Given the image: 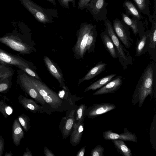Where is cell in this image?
<instances>
[{
  "label": "cell",
  "mask_w": 156,
  "mask_h": 156,
  "mask_svg": "<svg viewBox=\"0 0 156 156\" xmlns=\"http://www.w3.org/2000/svg\"><path fill=\"white\" fill-rule=\"evenodd\" d=\"M122 76H119L113 78L111 81L94 92V96L115 92L119 89L123 82Z\"/></svg>",
  "instance_id": "12"
},
{
  "label": "cell",
  "mask_w": 156,
  "mask_h": 156,
  "mask_svg": "<svg viewBox=\"0 0 156 156\" xmlns=\"http://www.w3.org/2000/svg\"><path fill=\"white\" fill-rule=\"evenodd\" d=\"M31 82L45 102L56 108L62 105V101L58 94L40 80L29 76Z\"/></svg>",
  "instance_id": "5"
},
{
  "label": "cell",
  "mask_w": 156,
  "mask_h": 156,
  "mask_svg": "<svg viewBox=\"0 0 156 156\" xmlns=\"http://www.w3.org/2000/svg\"><path fill=\"white\" fill-rule=\"evenodd\" d=\"M21 4L38 22L44 24L54 22L58 18V12L56 9L44 8L32 0H19Z\"/></svg>",
  "instance_id": "2"
},
{
  "label": "cell",
  "mask_w": 156,
  "mask_h": 156,
  "mask_svg": "<svg viewBox=\"0 0 156 156\" xmlns=\"http://www.w3.org/2000/svg\"><path fill=\"white\" fill-rule=\"evenodd\" d=\"M105 31L111 38L115 47L119 62L124 70L127 69L129 65L133 64L132 58L129 52L122 44L116 35L113 26L110 20L107 18L104 21Z\"/></svg>",
  "instance_id": "3"
},
{
  "label": "cell",
  "mask_w": 156,
  "mask_h": 156,
  "mask_svg": "<svg viewBox=\"0 0 156 156\" xmlns=\"http://www.w3.org/2000/svg\"><path fill=\"white\" fill-rule=\"evenodd\" d=\"M91 0H79L78 2L77 9L83 10L85 9L86 6Z\"/></svg>",
  "instance_id": "36"
},
{
  "label": "cell",
  "mask_w": 156,
  "mask_h": 156,
  "mask_svg": "<svg viewBox=\"0 0 156 156\" xmlns=\"http://www.w3.org/2000/svg\"><path fill=\"white\" fill-rule=\"evenodd\" d=\"M115 108V105L109 102L96 104L87 108L85 115L89 118L93 119Z\"/></svg>",
  "instance_id": "9"
},
{
  "label": "cell",
  "mask_w": 156,
  "mask_h": 156,
  "mask_svg": "<svg viewBox=\"0 0 156 156\" xmlns=\"http://www.w3.org/2000/svg\"><path fill=\"white\" fill-rule=\"evenodd\" d=\"M74 112H71L69 116L67 119L63 129L62 135L64 139L66 138L69 136L70 133L73 128L74 123L75 119L73 116Z\"/></svg>",
  "instance_id": "28"
},
{
  "label": "cell",
  "mask_w": 156,
  "mask_h": 156,
  "mask_svg": "<svg viewBox=\"0 0 156 156\" xmlns=\"http://www.w3.org/2000/svg\"><path fill=\"white\" fill-rule=\"evenodd\" d=\"M124 132L120 134L114 133L109 129L103 133V136L106 140H121L124 141L137 142V137L135 133L129 131L127 129H124Z\"/></svg>",
  "instance_id": "11"
},
{
  "label": "cell",
  "mask_w": 156,
  "mask_h": 156,
  "mask_svg": "<svg viewBox=\"0 0 156 156\" xmlns=\"http://www.w3.org/2000/svg\"><path fill=\"white\" fill-rule=\"evenodd\" d=\"M87 108V106L85 104H81L78 108L76 118L77 122H83L85 116V112Z\"/></svg>",
  "instance_id": "29"
},
{
  "label": "cell",
  "mask_w": 156,
  "mask_h": 156,
  "mask_svg": "<svg viewBox=\"0 0 156 156\" xmlns=\"http://www.w3.org/2000/svg\"><path fill=\"white\" fill-rule=\"evenodd\" d=\"M20 78L22 86L29 95L41 104L44 105L45 101L31 82L29 76L24 73L20 76Z\"/></svg>",
  "instance_id": "10"
},
{
  "label": "cell",
  "mask_w": 156,
  "mask_h": 156,
  "mask_svg": "<svg viewBox=\"0 0 156 156\" xmlns=\"http://www.w3.org/2000/svg\"><path fill=\"white\" fill-rule=\"evenodd\" d=\"M23 71L30 75L31 76L33 77L37 80H41V79L39 76L31 69L30 67H25L24 68Z\"/></svg>",
  "instance_id": "35"
},
{
  "label": "cell",
  "mask_w": 156,
  "mask_h": 156,
  "mask_svg": "<svg viewBox=\"0 0 156 156\" xmlns=\"http://www.w3.org/2000/svg\"><path fill=\"white\" fill-rule=\"evenodd\" d=\"M106 65V63H102V61L98 62L83 77L79 80L78 85L85 80H90L100 74L105 70Z\"/></svg>",
  "instance_id": "19"
},
{
  "label": "cell",
  "mask_w": 156,
  "mask_h": 156,
  "mask_svg": "<svg viewBox=\"0 0 156 156\" xmlns=\"http://www.w3.org/2000/svg\"><path fill=\"white\" fill-rule=\"evenodd\" d=\"M0 63L15 65L23 70L29 65L20 58L12 56L0 49Z\"/></svg>",
  "instance_id": "13"
},
{
  "label": "cell",
  "mask_w": 156,
  "mask_h": 156,
  "mask_svg": "<svg viewBox=\"0 0 156 156\" xmlns=\"http://www.w3.org/2000/svg\"><path fill=\"white\" fill-rule=\"evenodd\" d=\"M113 27L116 35L124 47L130 48L133 40L130 36L129 27L116 17L113 20Z\"/></svg>",
  "instance_id": "7"
},
{
  "label": "cell",
  "mask_w": 156,
  "mask_h": 156,
  "mask_svg": "<svg viewBox=\"0 0 156 156\" xmlns=\"http://www.w3.org/2000/svg\"><path fill=\"white\" fill-rule=\"evenodd\" d=\"M100 37L105 48L114 59L117 58L116 51L114 44L108 34L105 31H102Z\"/></svg>",
  "instance_id": "18"
},
{
  "label": "cell",
  "mask_w": 156,
  "mask_h": 156,
  "mask_svg": "<svg viewBox=\"0 0 156 156\" xmlns=\"http://www.w3.org/2000/svg\"><path fill=\"white\" fill-rule=\"evenodd\" d=\"M96 26L94 25L88 37L86 45V50L88 53L94 52L98 34L96 30Z\"/></svg>",
  "instance_id": "25"
},
{
  "label": "cell",
  "mask_w": 156,
  "mask_h": 156,
  "mask_svg": "<svg viewBox=\"0 0 156 156\" xmlns=\"http://www.w3.org/2000/svg\"><path fill=\"white\" fill-rule=\"evenodd\" d=\"M92 23L86 22L81 23L76 32L77 40L73 51L74 57L77 59H83L86 51V45L89 34L93 27Z\"/></svg>",
  "instance_id": "4"
},
{
  "label": "cell",
  "mask_w": 156,
  "mask_h": 156,
  "mask_svg": "<svg viewBox=\"0 0 156 156\" xmlns=\"http://www.w3.org/2000/svg\"><path fill=\"white\" fill-rule=\"evenodd\" d=\"M60 5L63 7L69 9L70 8L69 3H71L73 7H76L75 3L76 0H57Z\"/></svg>",
  "instance_id": "34"
},
{
  "label": "cell",
  "mask_w": 156,
  "mask_h": 156,
  "mask_svg": "<svg viewBox=\"0 0 156 156\" xmlns=\"http://www.w3.org/2000/svg\"><path fill=\"white\" fill-rule=\"evenodd\" d=\"M48 1L52 4L54 6L56 5V2L55 0H44Z\"/></svg>",
  "instance_id": "42"
},
{
  "label": "cell",
  "mask_w": 156,
  "mask_h": 156,
  "mask_svg": "<svg viewBox=\"0 0 156 156\" xmlns=\"http://www.w3.org/2000/svg\"><path fill=\"white\" fill-rule=\"evenodd\" d=\"M84 125L83 122L79 121L74 124L69 141L70 143L74 146L78 145L80 141L84 130Z\"/></svg>",
  "instance_id": "17"
},
{
  "label": "cell",
  "mask_w": 156,
  "mask_h": 156,
  "mask_svg": "<svg viewBox=\"0 0 156 156\" xmlns=\"http://www.w3.org/2000/svg\"><path fill=\"white\" fill-rule=\"evenodd\" d=\"M4 148V143L3 141L0 139V156L3 152Z\"/></svg>",
  "instance_id": "40"
},
{
  "label": "cell",
  "mask_w": 156,
  "mask_h": 156,
  "mask_svg": "<svg viewBox=\"0 0 156 156\" xmlns=\"http://www.w3.org/2000/svg\"><path fill=\"white\" fill-rule=\"evenodd\" d=\"M154 66L150 64L144 70L140 76L132 96L133 105L138 103L140 108L148 95L152 98L154 78Z\"/></svg>",
  "instance_id": "1"
},
{
  "label": "cell",
  "mask_w": 156,
  "mask_h": 156,
  "mask_svg": "<svg viewBox=\"0 0 156 156\" xmlns=\"http://www.w3.org/2000/svg\"><path fill=\"white\" fill-rule=\"evenodd\" d=\"M44 60L51 74L58 81L60 84V86L64 89L66 90L64 83V80L62 74L59 70L48 56H44Z\"/></svg>",
  "instance_id": "16"
},
{
  "label": "cell",
  "mask_w": 156,
  "mask_h": 156,
  "mask_svg": "<svg viewBox=\"0 0 156 156\" xmlns=\"http://www.w3.org/2000/svg\"><path fill=\"white\" fill-rule=\"evenodd\" d=\"M152 23L151 27L150 30L148 31V35L149 43L148 50L155 51L156 46V19L153 18L151 22Z\"/></svg>",
  "instance_id": "27"
},
{
  "label": "cell",
  "mask_w": 156,
  "mask_h": 156,
  "mask_svg": "<svg viewBox=\"0 0 156 156\" xmlns=\"http://www.w3.org/2000/svg\"><path fill=\"white\" fill-rule=\"evenodd\" d=\"M148 31H144L139 34L140 39H137L136 43V55L140 57L148 50L149 41L148 35Z\"/></svg>",
  "instance_id": "15"
},
{
  "label": "cell",
  "mask_w": 156,
  "mask_h": 156,
  "mask_svg": "<svg viewBox=\"0 0 156 156\" xmlns=\"http://www.w3.org/2000/svg\"><path fill=\"white\" fill-rule=\"evenodd\" d=\"M23 156H32V154L28 150V151H27L26 152L24 153L23 154Z\"/></svg>",
  "instance_id": "41"
},
{
  "label": "cell",
  "mask_w": 156,
  "mask_h": 156,
  "mask_svg": "<svg viewBox=\"0 0 156 156\" xmlns=\"http://www.w3.org/2000/svg\"><path fill=\"white\" fill-rule=\"evenodd\" d=\"M121 15L122 20L132 29L135 35L144 31V28L142 21L131 18L123 12L121 14Z\"/></svg>",
  "instance_id": "14"
},
{
  "label": "cell",
  "mask_w": 156,
  "mask_h": 156,
  "mask_svg": "<svg viewBox=\"0 0 156 156\" xmlns=\"http://www.w3.org/2000/svg\"><path fill=\"white\" fill-rule=\"evenodd\" d=\"M116 75V73L112 74L99 79L87 87L84 92H86L90 90H94L99 89L111 81Z\"/></svg>",
  "instance_id": "23"
},
{
  "label": "cell",
  "mask_w": 156,
  "mask_h": 156,
  "mask_svg": "<svg viewBox=\"0 0 156 156\" xmlns=\"http://www.w3.org/2000/svg\"><path fill=\"white\" fill-rule=\"evenodd\" d=\"M20 102L27 109L34 113H43L42 106L38 105L33 100L23 96L19 99Z\"/></svg>",
  "instance_id": "22"
},
{
  "label": "cell",
  "mask_w": 156,
  "mask_h": 156,
  "mask_svg": "<svg viewBox=\"0 0 156 156\" xmlns=\"http://www.w3.org/2000/svg\"><path fill=\"white\" fill-rule=\"evenodd\" d=\"M0 42L22 54H28L30 50V47L16 36L11 35L0 37Z\"/></svg>",
  "instance_id": "8"
},
{
  "label": "cell",
  "mask_w": 156,
  "mask_h": 156,
  "mask_svg": "<svg viewBox=\"0 0 156 156\" xmlns=\"http://www.w3.org/2000/svg\"><path fill=\"white\" fill-rule=\"evenodd\" d=\"M12 140L16 146L20 144L21 140L24 137V132L19 121L16 119L14 122L12 130Z\"/></svg>",
  "instance_id": "21"
},
{
  "label": "cell",
  "mask_w": 156,
  "mask_h": 156,
  "mask_svg": "<svg viewBox=\"0 0 156 156\" xmlns=\"http://www.w3.org/2000/svg\"><path fill=\"white\" fill-rule=\"evenodd\" d=\"M18 121L24 129L26 132L29 129V121L27 118L25 116L21 115L18 117Z\"/></svg>",
  "instance_id": "33"
},
{
  "label": "cell",
  "mask_w": 156,
  "mask_h": 156,
  "mask_svg": "<svg viewBox=\"0 0 156 156\" xmlns=\"http://www.w3.org/2000/svg\"><path fill=\"white\" fill-rule=\"evenodd\" d=\"M8 87V84L5 83H2L0 84V92L6 90Z\"/></svg>",
  "instance_id": "38"
},
{
  "label": "cell",
  "mask_w": 156,
  "mask_h": 156,
  "mask_svg": "<svg viewBox=\"0 0 156 156\" xmlns=\"http://www.w3.org/2000/svg\"><path fill=\"white\" fill-rule=\"evenodd\" d=\"M104 149L103 147L98 145L92 150L90 155L92 156H104Z\"/></svg>",
  "instance_id": "32"
},
{
  "label": "cell",
  "mask_w": 156,
  "mask_h": 156,
  "mask_svg": "<svg viewBox=\"0 0 156 156\" xmlns=\"http://www.w3.org/2000/svg\"><path fill=\"white\" fill-rule=\"evenodd\" d=\"M11 71L3 66H0V80L7 79L12 75Z\"/></svg>",
  "instance_id": "31"
},
{
  "label": "cell",
  "mask_w": 156,
  "mask_h": 156,
  "mask_svg": "<svg viewBox=\"0 0 156 156\" xmlns=\"http://www.w3.org/2000/svg\"><path fill=\"white\" fill-rule=\"evenodd\" d=\"M108 5L105 0H91L86 6L94 20L97 22L104 21L107 17L106 7Z\"/></svg>",
  "instance_id": "6"
},
{
  "label": "cell",
  "mask_w": 156,
  "mask_h": 156,
  "mask_svg": "<svg viewBox=\"0 0 156 156\" xmlns=\"http://www.w3.org/2000/svg\"><path fill=\"white\" fill-rule=\"evenodd\" d=\"M0 112L5 117H7L12 113L13 109L10 106L1 101H0Z\"/></svg>",
  "instance_id": "30"
},
{
  "label": "cell",
  "mask_w": 156,
  "mask_h": 156,
  "mask_svg": "<svg viewBox=\"0 0 156 156\" xmlns=\"http://www.w3.org/2000/svg\"><path fill=\"white\" fill-rule=\"evenodd\" d=\"M44 153L45 156H54V154L46 146L44 147Z\"/></svg>",
  "instance_id": "37"
},
{
  "label": "cell",
  "mask_w": 156,
  "mask_h": 156,
  "mask_svg": "<svg viewBox=\"0 0 156 156\" xmlns=\"http://www.w3.org/2000/svg\"><path fill=\"white\" fill-rule=\"evenodd\" d=\"M86 146H85L80 149L76 154V156H83L84 155Z\"/></svg>",
  "instance_id": "39"
},
{
  "label": "cell",
  "mask_w": 156,
  "mask_h": 156,
  "mask_svg": "<svg viewBox=\"0 0 156 156\" xmlns=\"http://www.w3.org/2000/svg\"><path fill=\"white\" fill-rule=\"evenodd\" d=\"M11 154L9 153H6L5 154V156H11L12 155V154Z\"/></svg>",
  "instance_id": "43"
},
{
  "label": "cell",
  "mask_w": 156,
  "mask_h": 156,
  "mask_svg": "<svg viewBox=\"0 0 156 156\" xmlns=\"http://www.w3.org/2000/svg\"><path fill=\"white\" fill-rule=\"evenodd\" d=\"M133 1L140 12L148 16L149 20L151 22L153 17L150 12L149 5L151 3L150 0H133Z\"/></svg>",
  "instance_id": "24"
},
{
  "label": "cell",
  "mask_w": 156,
  "mask_h": 156,
  "mask_svg": "<svg viewBox=\"0 0 156 156\" xmlns=\"http://www.w3.org/2000/svg\"><path fill=\"white\" fill-rule=\"evenodd\" d=\"M116 150L123 156H132L131 150L126 145L122 140H112Z\"/></svg>",
  "instance_id": "26"
},
{
  "label": "cell",
  "mask_w": 156,
  "mask_h": 156,
  "mask_svg": "<svg viewBox=\"0 0 156 156\" xmlns=\"http://www.w3.org/2000/svg\"><path fill=\"white\" fill-rule=\"evenodd\" d=\"M123 7L125 10L126 14L128 16H131L133 18L142 21L143 16L132 2L126 0L123 2Z\"/></svg>",
  "instance_id": "20"
}]
</instances>
